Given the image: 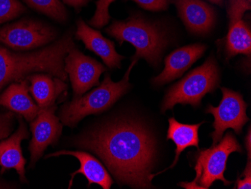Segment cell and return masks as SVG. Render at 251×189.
I'll use <instances>...</instances> for the list:
<instances>
[{"instance_id": "cell-10", "label": "cell", "mask_w": 251, "mask_h": 189, "mask_svg": "<svg viewBox=\"0 0 251 189\" xmlns=\"http://www.w3.org/2000/svg\"><path fill=\"white\" fill-rule=\"evenodd\" d=\"M56 106L41 108L35 119L31 121L32 140L29 143L31 166L42 157L45 149L53 146L61 136L63 125L60 118L55 115Z\"/></svg>"}, {"instance_id": "cell-18", "label": "cell", "mask_w": 251, "mask_h": 189, "mask_svg": "<svg viewBox=\"0 0 251 189\" xmlns=\"http://www.w3.org/2000/svg\"><path fill=\"white\" fill-rule=\"evenodd\" d=\"M203 123H204V121H202L200 124H197V125H185V124L180 123L175 118H169V128H168L166 138L168 140L169 139L173 140L176 145V157H175L173 164L163 171L152 175V178L155 177L160 173H163L166 170L174 167L178 162L180 154L187 148L195 146L200 150L199 129Z\"/></svg>"}, {"instance_id": "cell-5", "label": "cell", "mask_w": 251, "mask_h": 189, "mask_svg": "<svg viewBox=\"0 0 251 189\" xmlns=\"http://www.w3.org/2000/svg\"><path fill=\"white\" fill-rule=\"evenodd\" d=\"M219 84V68L211 56L169 88L162 104V112L173 109L176 104L198 107L204 95L214 92Z\"/></svg>"}, {"instance_id": "cell-8", "label": "cell", "mask_w": 251, "mask_h": 189, "mask_svg": "<svg viewBox=\"0 0 251 189\" xmlns=\"http://www.w3.org/2000/svg\"><path fill=\"white\" fill-rule=\"evenodd\" d=\"M55 38V31L50 27L32 20H23L0 29V42L15 50L36 49Z\"/></svg>"}, {"instance_id": "cell-4", "label": "cell", "mask_w": 251, "mask_h": 189, "mask_svg": "<svg viewBox=\"0 0 251 189\" xmlns=\"http://www.w3.org/2000/svg\"><path fill=\"white\" fill-rule=\"evenodd\" d=\"M138 60H132L124 78L114 82L109 74L105 75L101 84L88 94L73 98L64 104L60 112V120L63 125L75 128L83 118L90 115H97L111 108L131 87L129 75Z\"/></svg>"}, {"instance_id": "cell-19", "label": "cell", "mask_w": 251, "mask_h": 189, "mask_svg": "<svg viewBox=\"0 0 251 189\" xmlns=\"http://www.w3.org/2000/svg\"><path fill=\"white\" fill-rule=\"evenodd\" d=\"M226 55L227 59L238 54L251 57V32L246 22L240 20L229 24V32L226 39Z\"/></svg>"}, {"instance_id": "cell-6", "label": "cell", "mask_w": 251, "mask_h": 189, "mask_svg": "<svg viewBox=\"0 0 251 189\" xmlns=\"http://www.w3.org/2000/svg\"><path fill=\"white\" fill-rule=\"evenodd\" d=\"M242 148L231 131L226 133L218 143L209 149L199 150L196 156L195 179L190 183H182L179 186L185 189H208L217 180H221L225 186L232 182L224 177L227 159L232 152H242Z\"/></svg>"}, {"instance_id": "cell-3", "label": "cell", "mask_w": 251, "mask_h": 189, "mask_svg": "<svg viewBox=\"0 0 251 189\" xmlns=\"http://www.w3.org/2000/svg\"><path fill=\"white\" fill-rule=\"evenodd\" d=\"M105 32L121 46L124 42L132 44L136 49L132 60L143 58L155 67L161 62L162 55L169 44L166 32L161 28L139 15L114 21Z\"/></svg>"}, {"instance_id": "cell-21", "label": "cell", "mask_w": 251, "mask_h": 189, "mask_svg": "<svg viewBox=\"0 0 251 189\" xmlns=\"http://www.w3.org/2000/svg\"><path fill=\"white\" fill-rule=\"evenodd\" d=\"M25 11L18 0H0V25L17 18Z\"/></svg>"}, {"instance_id": "cell-16", "label": "cell", "mask_w": 251, "mask_h": 189, "mask_svg": "<svg viewBox=\"0 0 251 189\" xmlns=\"http://www.w3.org/2000/svg\"><path fill=\"white\" fill-rule=\"evenodd\" d=\"M29 91L27 81L23 80L13 83L0 94V105L22 115L26 121H32L41 108L32 101Z\"/></svg>"}, {"instance_id": "cell-11", "label": "cell", "mask_w": 251, "mask_h": 189, "mask_svg": "<svg viewBox=\"0 0 251 189\" xmlns=\"http://www.w3.org/2000/svg\"><path fill=\"white\" fill-rule=\"evenodd\" d=\"M180 19L194 34H207L214 27L216 13L214 8L202 0H173Z\"/></svg>"}, {"instance_id": "cell-28", "label": "cell", "mask_w": 251, "mask_h": 189, "mask_svg": "<svg viewBox=\"0 0 251 189\" xmlns=\"http://www.w3.org/2000/svg\"><path fill=\"white\" fill-rule=\"evenodd\" d=\"M245 146H246L247 150L248 153V161H251V128L248 130V134L245 137Z\"/></svg>"}, {"instance_id": "cell-27", "label": "cell", "mask_w": 251, "mask_h": 189, "mask_svg": "<svg viewBox=\"0 0 251 189\" xmlns=\"http://www.w3.org/2000/svg\"><path fill=\"white\" fill-rule=\"evenodd\" d=\"M63 2L73 7L75 9L79 12L82 7L85 6L90 0H63Z\"/></svg>"}, {"instance_id": "cell-12", "label": "cell", "mask_w": 251, "mask_h": 189, "mask_svg": "<svg viewBox=\"0 0 251 189\" xmlns=\"http://www.w3.org/2000/svg\"><path fill=\"white\" fill-rule=\"evenodd\" d=\"M205 50L204 45L196 43L174 51L165 60L163 71L153 78L152 83L160 86L178 79L202 56Z\"/></svg>"}, {"instance_id": "cell-25", "label": "cell", "mask_w": 251, "mask_h": 189, "mask_svg": "<svg viewBox=\"0 0 251 189\" xmlns=\"http://www.w3.org/2000/svg\"><path fill=\"white\" fill-rule=\"evenodd\" d=\"M14 115L12 112L0 114V140L8 137L13 129Z\"/></svg>"}, {"instance_id": "cell-9", "label": "cell", "mask_w": 251, "mask_h": 189, "mask_svg": "<svg viewBox=\"0 0 251 189\" xmlns=\"http://www.w3.org/2000/svg\"><path fill=\"white\" fill-rule=\"evenodd\" d=\"M64 70L70 76L74 98L81 97L94 86L99 85L100 76L106 71L103 65L86 56L75 46L65 57Z\"/></svg>"}, {"instance_id": "cell-15", "label": "cell", "mask_w": 251, "mask_h": 189, "mask_svg": "<svg viewBox=\"0 0 251 189\" xmlns=\"http://www.w3.org/2000/svg\"><path fill=\"white\" fill-rule=\"evenodd\" d=\"M29 137L26 125L23 120L20 119L18 129L9 138L0 142V166L2 167V173L10 169L16 170L19 175L20 180L26 183L25 164L26 160L23 156L21 143L23 139Z\"/></svg>"}, {"instance_id": "cell-13", "label": "cell", "mask_w": 251, "mask_h": 189, "mask_svg": "<svg viewBox=\"0 0 251 189\" xmlns=\"http://www.w3.org/2000/svg\"><path fill=\"white\" fill-rule=\"evenodd\" d=\"M75 37L84 42L86 49L100 56L110 69L121 68V61L125 57L116 52L115 42L104 37L100 31L92 29L82 19L77 21Z\"/></svg>"}, {"instance_id": "cell-1", "label": "cell", "mask_w": 251, "mask_h": 189, "mask_svg": "<svg viewBox=\"0 0 251 189\" xmlns=\"http://www.w3.org/2000/svg\"><path fill=\"white\" fill-rule=\"evenodd\" d=\"M76 146L99 156L119 184L151 189L156 143L140 122L118 119L76 139Z\"/></svg>"}, {"instance_id": "cell-24", "label": "cell", "mask_w": 251, "mask_h": 189, "mask_svg": "<svg viewBox=\"0 0 251 189\" xmlns=\"http://www.w3.org/2000/svg\"><path fill=\"white\" fill-rule=\"evenodd\" d=\"M139 6L149 11H163L169 6L172 0H132Z\"/></svg>"}, {"instance_id": "cell-2", "label": "cell", "mask_w": 251, "mask_h": 189, "mask_svg": "<svg viewBox=\"0 0 251 189\" xmlns=\"http://www.w3.org/2000/svg\"><path fill=\"white\" fill-rule=\"evenodd\" d=\"M74 46L71 32L65 34L51 46L31 53H14L0 46V90L11 81L38 72L66 81L64 59Z\"/></svg>"}, {"instance_id": "cell-23", "label": "cell", "mask_w": 251, "mask_h": 189, "mask_svg": "<svg viewBox=\"0 0 251 189\" xmlns=\"http://www.w3.org/2000/svg\"><path fill=\"white\" fill-rule=\"evenodd\" d=\"M251 9V2L249 0H228L227 15L229 23L232 24L242 20L244 14Z\"/></svg>"}, {"instance_id": "cell-14", "label": "cell", "mask_w": 251, "mask_h": 189, "mask_svg": "<svg viewBox=\"0 0 251 189\" xmlns=\"http://www.w3.org/2000/svg\"><path fill=\"white\" fill-rule=\"evenodd\" d=\"M60 155H72L80 162V168L71 174L69 189L73 186V180L77 174H82L85 176L88 181V187L90 185L97 184L102 189H111L114 181L107 171L105 166L101 164L93 155L81 151L62 150L54 153L46 155V159L49 158L58 157Z\"/></svg>"}, {"instance_id": "cell-20", "label": "cell", "mask_w": 251, "mask_h": 189, "mask_svg": "<svg viewBox=\"0 0 251 189\" xmlns=\"http://www.w3.org/2000/svg\"><path fill=\"white\" fill-rule=\"evenodd\" d=\"M31 8L63 23L67 20V12L60 0H24Z\"/></svg>"}, {"instance_id": "cell-22", "label": "cell", "mask_w": 251, "mask_h": 189, "mask_svg": "<svg viewBox=\"0 0 251 189\" xmlns=\"http://www.w3.org/2000/svg\"><path fill=\"white\" fill-rule=\"evenodd\" d=\"M115 1V0H98L96 2L97 9H96L95 14L89 21V24L94 27L98 28V29L108 25L111 19L109 12H108V8L110 5Z\"/></svg>"}, {"instance_id": "cell-30", "label": "cell", "mask_w": 251, "mask_h": 189, "mask_svg": "<svg viewBox=\"0 0 251 189\" xmlns=\"http://www.w3.org/2000/svg\"><path fill=\"white\" fill-rule=\"evenodd\" d=\"M5 187H7V186H5V185L0 184V189H5Z\"/></svg>"}, {"instance_id": "cell-29", "label": "cell", "mask_w": 251, "mask_h": 189, "mask_svg": "<svg viewBox=\"0 0 251 189\" xmlns=\"http://www.w3.org/2000/svg\"><path fill=\"white\" fill-rule=\"evenodd\" d=\"M208 1L216 4V5H218L219 6H223L224 3V0H208Z\"/></svg>"}, {"instance_id": "cell-17", "label": "cell", "mask_w": 251, "mask_h": 189, "mask_svg": "<svg viewBox=\"0 0 251 189\" xmlns=\"http://www.w3.org/2000/svg\"><path fill=\"white\" fill-rule=\"evenodd\" d=\"M29 80V90L40 108L54 105L60 94L67 89L64 81L50 74L32 75Z\"/></svg>"}, {"instance_id": "cell-26", "label": "cell", "mask_w": 251, "mask_h": 189, "mask_svg": "<svg viewBox=\"0 0 251 189\" xmlns=\"http://www.w3.org/2000/svg\"><path fill=\"white\" fill-rule=\"evenodd\" d=\"M242 178H239L237 180L236 188L238 189H251V161H248L245 167V171L242 173Z\"/></svg>"}, {"instance_id": "cell-7", "label": "cell", "mask_w": 251, "mask_h": 189, "mask_svg": "<svg viewBox=\"0 0 251 189\" xmlns=\"http://www.w3.org/2000/svg\"><path fill=\"white\" fill-rule=\"evenodd\" d=\"M221 91L223 98L219 106L214 107L209 105L205 111L214 117V131L211 135L212 146L221 141L226 130L231 128L235 134L240 135L245 124L249 121L247 116L248 104L244 101L242 94L226 87H221Z\"/></svg>"}]
</instances>
